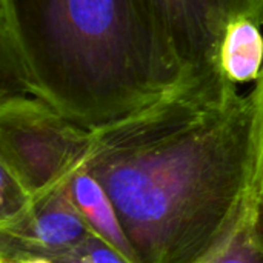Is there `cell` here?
I'll return each instance as SVG.
<instances>
[{
  "mask_svg": "<svg viewBox=\"0 0 263 263\" xmlns=\"http://www.w3.org/2000/svg\"><path fill=\"white\" fill-rule=\"evenodd\" d=\"M254 100V131H256V206L263 203V68L256 86L251 89ZM254 206V208H256Z\"/></svg>",
  "mask_w": 263,
  "mask_h": 263,
  "instance_id": "obj_11",
  "label": "cell"
},
{
  "mask_svg": "<svg viewBox=\"0 0 263 263\" xmlns=\"http://www.w3.org/2000/svg\"><path fill=\"white\" fill-rule=\"evenodd\" d=\"M0 263H54L43 256H23L14 259H0Z\"/></svg>",
  "mask_w": 263,
  "mask_h": 263,
  "instance_id": "obj_13",
  "label": "cell"
},
{
  "mask_svg": "<svg viewBox=\"0 0 263 263\" xmlns=\"http://www.w3.org/2000/svg\"><path fill=\"white\" fill-rule=\"evenodd\" d=\"M208 263H263V248L256 242L250 223L222 254Z\"/></svg>",
  "mask_w": 263,
  "mask_h": 263,
  "instance_id": "obj_10",
  "label": "cell"
},
{
  "mask_svg": "<svg viewBox=\"0 0 263 263\" xmlns=\"http://www.w3.org/2000/svg\"><path fill=\"white\" fill-rule=\"evenodd\" d=\"M0 228H6L29 213L35 197L5 166H0Z\"/></svg>",
  "mask_w": 263,
  "mask_h": 263,
  "instance_id": "obj_8",
  "label": "cell"
},
{
  "mask_svg": "<svg viewBox=\"0 0 263 263\" xmlns=\"http://www.w3.org/2000/svg\"><path fill=\"white\" fill-rule=\"evenodd\" d=\"M0 74L89 131L186 83L143 0H0Z\"/></svg>",
  "mask_w": 263,
  "mask_h": 263,
  "instance_id": "obj_2",
  "label": "cell"
},
{
  "mask_svg": "<svg viewBox=\"0 0 263 263\" xmlns=\"http://www.w3.org/2000/svg\"><path fill=\"white\" fill-rule=\"evenodd\" d=\"M143 3L186 83L223 76L220 46L234 20L248 18L263 26V0H143Z\"/></svg>",
  "mask_w": 263,
  "mask_h": 263,
  "instance_id": "obj_4",
  "label": "cell"
},
{
  "mask_svg": "<svg viewBox=\"0 0 263 263\" xmlns=\"http://www.w3.org/2000/svg\"><path fill=\"white\" fill-rule=\"evenodd\" d=\"M262 26L248 18L234 20L220 46V69L233 85L257 80L263 68Z\"/></svg>",
  "mask_w": 263,
  "mask_h": 263,
  "instance_id": "obj_7",
  "label": "cell"
},
{
  "mask_svg": "<svg viewBox=\"0 0 263 263\" xmlns=\"http://www.w3.org/2000/svg\"><path fill=\"white\" fill-rule=\"evenodd\" d=\"M94 234L76 206L68 182L62 188L35 199L22 220L0 228V259L23 256L49 259Z\"/></svg>",
  "mask_w": 263,
  "mask_h": 263,
  "instance_id": "obj_5",
  "label": "cell"
},
{
  "mask_svg": "<svg viewBox=\"0 0 263 263\" xmlns=\"http://www.w3.org/2000/svg\"><path fill=\"white\" fill-rule=\"evenodd\" d=\"M49 260L54 263H128L96 234L82 243L49 257Z\"/></svg>",
  "mask_w": 263,
  "mask_h": 263,
  "instance_id": "obj_9",
  "label": "cell"
},
{
  "mask_svg": "<svg viewBox=\"0 0 263 263\" xmlns=\"http://www.w3.org/2000/svg\"><path fill=\"white\" fill-rule=\"evenodd\" d=\"M250 228L256 242L263 248V203L254 208L251 220H250Z\"/></svg>",
  "mask_w": 263,
  "mask_h": 263,
  "instance_id": "obj_12",
  "label": "cell"
},
{
  "mask_svg": "<svg viewBox=\"0 0 263 263\" xmlns=\"http://www.w3.org/2000/svg\"><path fill=\"white\" fill-rule=\"evenodd\" d=\"M86 170L109 196L139 263H208L256 206L251 91L223 76L185 83L92 131Z\"/></svg>",
  "mask_w": 263,
  "mask_h": 263,
  "instance_id": "obj_1",
  "label": "cell"
},
{
  "mask_svg": "<svg viewBox=\"0 0 263 263\" xmlns=\"http://www.w3.org/2000/svg\"><path fill=\"white\" fill-rule=\"evenodd\" d=\"M92 131L28 94L0 99V166L35 197L66 185L86 165Z\"/></svg>",
  "mask_w": 263,
  "mask_h": 263,
  "instance_id": "obj_3",
  "label": "cell"
},
{
  "mask_svg": "<svg viewBox=\"0 0 263 263\" xmlns=\"http://www.w3.org/2000/svg\"><path fill=\"white\" fill-rule=\"evenodd\" d=\"M69 193L96 236L105 240L128 263H139L109 196L86 170V165L71 177Z\"/></svg>",
  "mask_w": 263,
  "mask_h": 263,
  "instance_id": "obj_6",
  "label": "cell"
}]
</instances>
